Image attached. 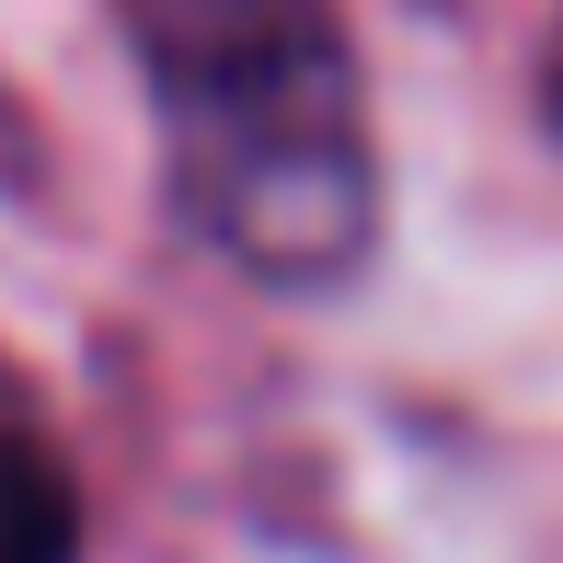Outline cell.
<instances>
[{"label": "cell", "mask_w": 563, "mask_h": 563, "mask_svg": "<svg viewBox=\"0 0 563 563\" xmlns=\"http://www.w3.org/2000/svg\"><path fill=\"white\" fill-rule=\"evenodd\" d=\"M162 173L242 276L334 288L379 242V162L334 0H126Z\"/></svg>", "instance_id": "obj_1"}, {"label": "cell", "mask_w": 563, "mask_h": 563, "mask_svg": "<svg viewBox=\"0 0 563 563\" xmlns=\"http://www.w3.org/2000/svg\"><path fill=\"white\" fill-rule=\"evenodd\" d=\"M0 563H81V495L35 438H0Z\"/></svg>", "instance_id": "obj_2"}, {"label": "cell", "mask_w": 563, "mask_h": 563, "mask_svg": "<svg viewBox=\"0 0 563 563\" xmlns=\"http://www.w3.org/2000/svg\"><path fill=\"white\" fill-rule=\"evenodd\" d=\"M552 104H563V69H552Z\"/></svg>", "instance_id": "obj_3"}]
</instances>
